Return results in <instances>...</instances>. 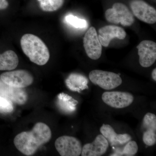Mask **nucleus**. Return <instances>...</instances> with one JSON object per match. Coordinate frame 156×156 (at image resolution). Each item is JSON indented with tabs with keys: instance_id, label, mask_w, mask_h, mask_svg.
Wrapping results in <instances>:
<instances>
[{
	"instance_id": "nucleus-7",
	"label": "nucleus",
	"mask_w": 156,
	"mask_h": 156,
	"mask_svg": "<svg viewBox=\"0 0 156 156\" xmlns=\"http://www.w3.org/2000/svg\"><path fill=\"white\" fill-rule=\"evenodd\" d=\"M83 45L87 56L89 58L93 60H97L100 58L102 53V45L95 27H90L85 34Z\"/></svg>"
},
{
	"instance_id": "nucleus-5",
	"label": "nucleus",
	"mask_w": 156,
	"mask_h": 156,
	"mask_svg": "<svg viewBox=\"0 0 156 156\" xmlns=\"http://www.w3.org/2000/svg\"><path fill=\"white\" fill-rule=\"evenodd\" d=\"M5 83L17 88H24L30 86L34 77L28 71L20 69L3 73L0 77Z\"/></svg>"
},
{
	"instance_id": "nucleus-4",
	"label": "nucleus",
	"mask_w": 156,
	"mask_h": 156,
	"mask_svg": "<svg viewBox=\"0 0 156 156\" xmlns=\"http://www.w3.org/2000/svg\"><path fill=\"white\" fill-rule=\"evenodd\" d=\"M89 79L92 83L105 90L115 89L122 83L119 75L101 70H94L90 72Z\"/></svg>"
},
{
	"instance_id": "nucleus-23",
	"label": "nucleus",
	"mask_w": 156,
	"mask_h": 156,
	"mask_svg": "<svg viewBox=\"0 0 156 156\" xmlns=\"http://www.w3.org/2000/svg\"><path fill=\"white\" fill-rule=\"evenodd\" d=\"M9 6V3L7 0H0V10L6 9Z\"/></svg>"
},
{
	"instance_id": "nucleus-16",
	"label": "nucleus",
	"mask_w": 156,
	"mask_h": 156,
	"mask_svg": "<svg viewBox=\"0 0 156 156\" xmlns=\"http://www.w3.org/2000/svg\"><path fill=\"white\" fill-rule=\"evenodd\" d=\"M65 82L68 88L74 92H80L82 90L88 88V79L80 74H71Z\"/></svg>"
},
{
	"instance_id": "nucleus-10",
	"label": "nucleus",
	"mask_w": 156,
	"mask_h": 156,
	"mask_svg": "<svg viewBox=\"0 0 156 156\" xmlns=\"http://www.w3.org/2000/svg\"><path fill=\"white\" fill-rule=\"evenodd\" d=\"M136 48L138 49L140 65L145 68L151 66L156 60L155 42L145 40L140 42Z\"/></svg>"
},
{
	"instance_id": "nucleus-24",
	"label": "nucleus",
	"mask_w": 156,
	"mask_h": 156,
	"mask_svg": "<svg viewBox=\"0 0 156 156\" xmlns=\"http://www.w3.org/2000/svg\"><path fill=\"white\" fill-rule=\"evenodd\" d=\"M152 77L155 81H156V69L155 68L152 73Z\"/></svg>"
},
{
	"instance_id": "nucleus-20",
	"label": "nucleus",
	"mask_w": 156,
	"mask_h": 156,
	"mask_svg": "<svg viewBox=\"0 0 156 156\" xmlns=\"http://www.w3.org/2000/svg\"><path fill=\"white\" fill-rule=\"evenodd\" d=\"M138 149V146L136 141L130 140L127 142L126 146L123 149H117L115 152L110 156H134L137 153Z\"/></svg>"
},
{
	"instance_id": "nucleus-8",
	"label": "nucleus",
	"mask_w": 156,
	"mask_h": 156,
	"mask_svg": "<svg viewBox=\"0 0 156 156\" xmlns=\"http://www.w3.org/2000/svg\"><path fill=\"white\" fill-rule=\"evenodd\" d=\"M130 6L134 15L143 22L153 24L156 22V11L142 0H132Z\"/></svg>"
},
{
	"instance_id": "nucleus-2",
	"label": "nucleus",
	"mask_w": 156,
	"mask_h": 156,
	"mask_svg": "<svg viewBox=\"0 0 156 156\" xmlns=\"http://www.w3.org/2000/svg\"><path fill=\"white\" fill-rule=\"evenodd\" d=\"M23 53L32 62L38 65L46 64L50 59L49 49L41 39L32 34H26L20 40Z\"/></svg>"
},
{
	"instance_id": "nucleus-21",
	"label": "nucleus",
	"mask_w": 156,
	"mask_h": 156,
	"mask_svg": "<svg viewBox=\"0 0 156 156\" xmlns=\"http://www.w3.org/2000/svg\"><path fill=\"white\" fill-rule=\"evenodd\" d=\"M65 20L67 24L76 29L85 28L88 25L86 20L81 19L72 14L66 15Z\"/></svg>"
},
{
	"instance_id": "nucleus-17",
	"label": "nucleus",
	"mask_w": 156,
	"mask_h": 156,
	"mask_svg": "<svg viewBox=\"0 0 156 156\" xmlns=\"http://www.w3.org/2000/svg\"><path fill=\"white\" fill-rule=\"evenodd\" d=\"M19 63L18 56L14 51L7 50L0 54V70H12Z\"/></svg>"
},
{
	"instance_id": "nucleus-19",
	"label": "nucleus",
	"mask_w": 156,
	"mask_h": 156,
	"mask_svg": "<svg viewBox=\"0 0 156 156\" xmlns=\"http://www.w3.org/2000/svg\"><path fill=\"white\" fill-rule=\"evenodd\" d=\"M40 8L45 12H53L62 7L64 0H37Z\"/></svg>"
},
{
	"instance_id": "nucleus-6",
	"label": "nucleus",
	"mask_w": 156,
	"mask_h": 156,
	"mask_svg": "<svg viewBox=\"0 0 156 156\" xmlns=\"http://www.w3.org/2000/svg\"><path fill=\"white\" fill-rule=\"evenodd\" d=\"M55 146L56 150L62 156H79L82 152L81 143L74 136H60L56 140Z\"/></svg>"
},
{
	"instance_id": "nucleus-22",
	"label": "nucleus",
	"mask_w": 156,
	"mask_h": 156,
	"mask_svg": "<svg viewBox=\"0 0 156 156\" xmlns=\"http://www.w3.org/2000/svg\"><path fill=\"white\" fill-rule=\"evenodd\" d=\"M14 105L11 100L0 95V112L10 113L14 111Z\"/></svg>"
},
{
	"instance_id": "nucleus-12",
	"label": "nucleus",
	"mask_w": 156,
	"mask_h": 156,
	"mask_svg": "<svg viewBox=\"0 0 156 156\" xmlns=\"http://www.w3.org/2000/svg\"><path fill=\"white\" fill-rule=\"evenodd\" d=\"M109 144L106 138L99 134L91 143L87 144L82 147V156H101L106 153Z\"/></svg>"
},
{
	"instance_id": "nucleus-15",
	"label": "nucleus",
	"mask_w": 156,
	"mask_h": 156,
	"mask_svg": "<svg viewBox=\"0 0 156 156\" xmlns=\"http://www.w3.org/2000/svg\"><path fill=\"white\" fill-rule=\"evenodd\" d=\"M101 134L107 140L111 146L122 145L131 140V137L129 134H117L113 128L109 125L103 124L100 128Z\"/></svg>"
},
{
	"instance_id": "nucleus-13",
	"label": "nucleus",
	"mask_w": 156,
	"mask_h": 156,
	"mask_svg": "<svg viewBox=\"0 0 156 156\" xmlns=\"http://www.w3.org/2000/svg\"><path fill=\"white\" fill-rule=\"evenodd\" d=\"M98 37L102 46L108 47L111 41L115 38L123 40L126 36V32L122 27L114 25L105 26L98 30Z\"/></svg>"
},
{
	"instance_id": "nucleus-3",
	"label": "nucleus",
	"mask_w": 156,
	"mask_h": 156,
	"mask_svg": "<svg viewBox=\"0 0 156 156\" xmlns=\"http://www.w3.org/2000/svg\"><path fill=\"white\" fill-rule=\"evenodd\" d=\"M105 17L108 22L114 24L121 23L125 27L130 26L134 22V18L128 7L121 3L114 4L112 8L106 10Z\"/></svg>"
},
{
	"instance_id": "nucleus-11",
	"label": "nucleus",
	"mask_w": 156,
	"mask_h": 156,
	"mask_svg": "<svg viewBox=\"0 0 156 156\" xmlns=\"http://www.w3.org/2000/svg\"><path fill=\"white\" fill-rule=\"evenodd\" d=\"M0 95L20 105L24 104L28 99V95L25 90L7 85L2 81L1 78Z\"/></svg>"
},
{
	"instance_id": "nucleus-1",
	"label": "nucleus",
	"mask_w": 156,
	"mask_h": 156,
	"mask_svg": "<svg viewBox=\"0 0 156 156\" xmlns=\"http://www.w3.org/2000/svg\"><path fill=\"white\" fill-rule=\"evenodd\" d=\"M52 132L49 126L42 122L37 123L31 131H23L14 139L17 149L26 156H32L42 145L50 141Z\"/></svg>"
},
{
	"instance_id": "nucleus-9",
	"label": "nucleus",
	"mask_w": 156,
	"mask_h": 156,
	"mask_svg": "<svg viewBox=\"0 0 156 156\" xmlns=\"http://www.w3.org/2000/svg\"><path fill=\"white\" fill-rule=\"evenodd\" d=\"M104 102L109 106L116 108H123L131 105L134 98L131 93L128 92H106L102 95Z\"/></svg>"
},
{
	"instance_id": "nucleus-14",
	"label": "nucleus",
	"mask_w": 156,
	"mask_h": 156,
	"mask_svg": "<svg viewBox=\"0 0 156 156\" xmlns=\"http://www.w3.org/2000/svg\"><path fill=\"white\" fill-rule=\"evenodd\" d=\"M142 127L144 132L143 140L146 145L152 146L156 143V116L147 113L144 118Z\"/></svg>"
},
{
	"instance_id": "nucleus-18",
	"label": "nucleus",
	"mask_w": 156,
	"mask_h": 156,
	"mask_svg": "<svg viewBox=\"0 0 156 156\" xmlns=\"http://www.w3.org/2000/svg\"><path fill=\"white\" fill-rule=\"evenodd\" d=\"M56 103L62 111L66 113H71L75 111L78 101L67 94L61 93L57 95Z\"/></svg>"
}]
</instances>
